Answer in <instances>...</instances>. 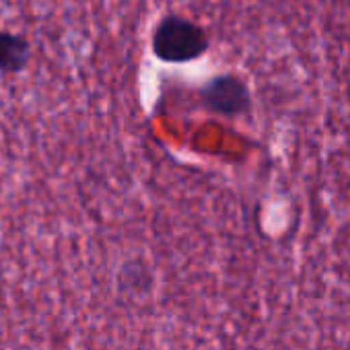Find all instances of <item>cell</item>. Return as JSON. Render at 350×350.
<instances>
[{"instance_id":"cell-1","label":"cell","mask_w":350,"mask_h":350,"mask_svg":"<svg viewBox=\"0 0 350 350\" xmlns=\"http://www.w3.org/2000/svg\"><path fill=\"white\" fill-rule=\"evenodd\" d=\"M211 48L206 31L180 15H167L159 21L150 38V50L161 62L186 64L202 58Z\"/></svg>"},{"instance_id":"cell-2","label":"cell","mask_w":350,"mask_h":350,"mask_svg":"<svg viewBox=\"0 0 350 350\" xmlns=\"http://www.w3.org/2000/svg\"><path fill=\"white\" fill-rule=\"evenodd\" d=\"M200 101L211 113L225 118L243 116L252 107L250 89L235 75H221L211 79L200 89Z\"/></svg>"},{"instance_id":"cell-3","label":"cell","mask_w":350,"mask_h":350,"mask_svg":"<svg viewBox=\"0 0 350 350\" xmlns=\"http://www.w3.org/2000/svg\"><path fill=\"white\" fill-rule=\"evenodd\" d=\"M31 62V44L19 33L0 29V72L19 75Z\"/></svg>"}]
</instances>
